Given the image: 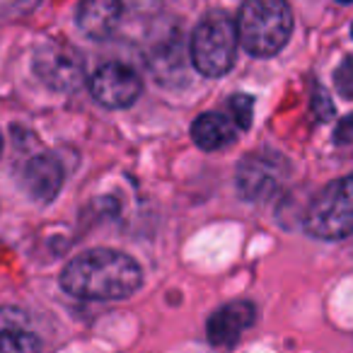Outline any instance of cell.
<instances>
[{"instance_id": "8992f818", "label": "cell", "mask_w": 353, "mask_h": 353, "mask_svg": "<svg viewBox=\"0 0 353 353\" xmlns=\"http://www.w3.org/2000/svg\"><path fill=\"white\" fill-rule=\"evenodd\" d=\"M34 73L56 92H75L85 80V63L68 41H49L37 49Z\"/></svg>"}, {"instance_id": "7a4b0ae2", "label": "cell", "mask_w": 353, "mask_h": 353, "mask_svg": "<svg viewBox=\"0 0 353 353\" xmlns=\"http://www.w3.org/2000/svg\"><path fill=\"white\" fill-rule=\"evenodd\" d=\"M235 25L247 54L269 59L288 44L293 34V12L288 0H245Z\"/></svg>"}, {"instance_id": "4fadbf2b", "label": "cell", "mask_w": 353, "mask_h": 353, "mask_svg": "<svg viewBox=\"0 0 353 353\" xmlns=\"http://www.w3.org/2000/svg\"><path fill=\"white\" fill-rule=\"evenodd\" d=\"M228 109H230L232 121L240 126V131H247L252 126V119H254V99L250 94H232L230 102H228Z\"/></svg>"}, {"instance_id": "2e32d148", "label": "cell", "mask_w": 353, "mask_h": 353, "mask_svg": "<svg viewBox=\"0 0 353 353\" xmlns=\"http://www.w3.org/2000/svg\"><path fill=\"white\" fill-rule=\"evenodd\" d=\"M123 12H131V15H145V12H152L160 0H121Z\"/></svg>"}, {"instance_id": "d6986e66", "label": "cell", "mask_w": 353, "mask_h": 353, "mask_svg": "<svg viewBox=\"0 0 353 353\" xmlns=\"http://www.w3.org/2000/svg\"><path fill=\"white\" fill-rule=\"evenodd\" d=\"M339 3H353V0H339Z\"/></svg>"}, {"instance_id": "9c48e42d", "label": "cell", "mask_w": 353, "mask_h": 353, "mask_svg": "<svg viewBox=\"0 0 353 353\" xmlns=\"http://www.w3.org/2000/svg\"><path fill=\"white\" fill-rule=\"evenodd\" d=\"M256 307L250 300H232L218 307L206 322V336L213 346H232L254 324Z\"/></svg>"}, {"instance_id": "5bb4252c", "label": "cell", "mask_w": 353, "mask_h": 353, "mask_svg": "<svg viewBox=\"0 0 353 353\" xmlns=\"http://www.w3.org/2000/svg\"><path fill=\"white\" fill-rule=\"evenodd\" d=\"M312 112L319 123L329 121L334 117V104L329 102V92L319 83L312 85Z\"/></svg>"}, {"instance_id": "30bf717a", "label": "cell", "mask_w": 353, "mask_h": 353, "mask_svg": "<svg viewBox=\"0 0 353 353\" xmlns=\"http://www.w3.org/2000/svg\"><path fill=\"white\" fill-rule=\"evenodd\" d=\"M121 0H80L75 22L80 32L92 41H104L114 34L121 20Z\"/></svg>"}, {"instance_id": "277c9868", "label": "cell", "mask_w": 353, "mask_h": 353, "mask_svg": "<svg viewBox=\"0 0 353 353\" xmlns=\"http://www.w3.org/2000/svg\"><path fill=\"white\" fill-rule=\"evenodd\" d=\"M305 230L317 240L353 235V174L332 182L312 199L305 213Z\"/></svg>"}, {"instance_id": "ba28073f", "label": "cell", "mask_w": 353, "mask_h": 353, "mask_svg": "<svg viewBox=\"0 0 353 353\" xmlns=\"http://www.w3.org/2000/svg\"><path fill=\"white\" fill-rule=\"evenodd\" d=\"M63 162L54 152H39L22 170V187L32 201L51 203L63 189Z\"/></svg>"}, {"instance_id": "52a82bcc", "label": "cell", "mask_w": 353, "mask_h": 353, "mask_svg": "<svg viewBox=\"0 0 353 353\" xmlns=\"http://www.w3.org/2000/svg\"><path fill=\"white\" fill-rule=\"evenodd\" d=\"M90 94L107 109H126L141 97L143 83L133 68L123 63H104L90 75Z\"/></svg>"}, {"instance_id": "ac0fdd59", "label": "cell", "mask_w": 353, "mask_h": 353, "mask_svg": "<svg viewBox=\"0 0 353 353\" xmlns=\"http://www.w3.org/2000/svg\"><path fill=\"white\" fill-rule=\"evenodd\" d=\"M0 155H3V133H0Z\"/></svg>"}, {"instance_id": "8fae6325", "label": "cell", "mask_w": 353, "mask_h": 353, "mask_svg": "<svg viewBox=\"0 0 353 353\" xmlns=\"http://www.w3.org/2000/svg\"><path fill=\"white\" fill-rule=\"evenodd\" d=\"M240 133V126L232 121V117L218 112H206L201 117L194 119L192 123V141L196 143L201 150H223L228 148Z\"/></svg>"}, {"instance_id": "9a60e30c", "label": "cell", "mask_w": 353, "mask_h": 353, "mask_svg": "<svg viewBox=\"0 0 353 353\" xmlns=\"http://www.w3.org/2000/svg\"><path fill=\"white\" fill-rule=\"evenodd\" d=\"M334 80H336V90H339V92H341L343 97L353 99V59H346L341 65H339Z\"/></svg>"}, {"instance_id": "5b68a950", "label": "cell", "mask_w": 353, "mask_h": 353, "mask_svg": "<svg viewBox=\"0 0 353 353\" xmlns=\"http://www.w3.org/2000/svg\"><path fill=\"white\" fill-rule=\"evenodd\" d=\"M288 172V162L279 152H250L235 172L237 192L245 201L264 203L279 192Z\"/></svg>"}, {"instance_id": "7c38bea8", "label": "cell", "mask_w": 353, "mask_h": 353, "mask_svg": "<svg viewBox=\"0 0 353 353\" xmlns=\"http://www.w3.org/2000/svg\"><path fill=\"white\" fill-rule=\"evenodd\" d=\"M39 348L41 341L30 332H20V329H3L0 332V353H32Z\"/></svg>"}, {"instance_id": "e0dca14e", "label": "cell", "mask_w": 353, "mask_h": 353, "mask_svg": "<svg viewBox=\"0 0 353 353\" xmlns=\"http://www.w3.org/2000/svg\"><path fill=\"white\" fill-rule=\"evenodd\" d=\"M334 141H336L339 145L353 143V114H348V117H343L341 121H339L336 131H334Z\"/></svg>"}, {"instance_id": "3957f363", "label": "cell", "mask_w": 353, "mask_h": 353, "mask_svg": "<svg viewBox=\"0 0 353 353\" xmlns=\"http://www.w3.org/2000/svg\"><path fill=\"white\" fill-rule=\"evenodd\" d=\"M237 25L225 10L208 12L192 34V65L206 78H221L235 65L237 59Z\"/></svg>"}, {"instance_id": "6da1fadb", "label": "cell", "mask_w": 353, "mask_h": 353, "mask_svg": "<svg viewBox=\"0 0 353 353\" xmlns=\"http://www.w3.org/2000/svg\"><path fill=\"white\" fill-rule=\"evenodd\" d=\"M143 285V271L117 250H88L61 271V288L80 300H123Z\"/></svg>"}, {"instance_id": "ffe728a7", "label": "cell", "mask_w": 353, "mask_h": 353, "mask_svg": "<svg viewBox=\"0 0 353 353\" xmlns=\"http://www.w3.org/2000/svg\"><path fill=\"white\" fill-rule=\"evenodd\" d=\"M351 37H353V27H351Z\"/></svg>"}]
</instances>
